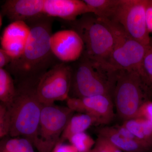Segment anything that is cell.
<instances>
[{
	"label": "cell",
	"instance_id": "1",
	"mask_svg": "<svg viewBox=\"0 0 152 152\" xmlns=\"http://www.w3.org/2000/svg\"><path fill=\"white\" fill-rule=\"evenodd\" d=\"M53 20V18L42 15L26 22L30 31L23 52L5 67L16 86H37L44 75L61 62L53 54L50 45Z\"/></svg>",
	"mask_w": 152,
	"mask_h": 152
},
{
	"label": "cell",
	"instance_id": "2",
	"mask_svg": "<svg viewBox=\"0 0 152 152\" xmlns=\"http://www.w3.org/2000/svg\"><path fill=\"white\" fill-rule=\"evenodd\" d=\"M73 63L71 65L72 80L69 97L81 99L105 95L112 98L118 72L83 54Z\"/></svg>",
	"mask_w": 152,
	"mask_h": 152
},
{
	"label": "cell",
	"instance_id": "3",
	"mask_svg": "<svg viewBox=\"0 0 152 152\" xmlns=\"http://www.w3.org/2000/svg\"><path fill=\"white\" fill-rule=\"evenodd\" d=\"M16 94L8 108V136L23 137L34 146L39 123L42 104L36 93L37 87L27 85L16 86Z\"/></svg>",
	"mask_w": 152,
	"mask_h": 152
},
{
	"label": "cell",
	"instance_id": "4",
	"mask_svg": "<svg viewBox=\"0 0 152 152\" xmlns=\"http://www.w3.org/2000/svg\"><path fill=\"white\" fill-rule=\"evenodd\" d=\"M69 23L72 29L79 34L84 45L83 54L91 59L104 63L111 51L113 34L105 20L91 13L83 15Z\"/></svg>",
	"mask_w": 152,
	"mask_h": 152
},
{
	"label": "cell",
	"instance_id": "5",
	"mask_svg": "<svg viewBox=\"0 0 152 152\" xmlns=\"http://www.w3.org/2000/svg\"><path fill=\"white\" fill-rule=\"evenodd\" d=\"M112 98L117 114L124 121L136 118L142 104L149 100L139 72L134 70L118 71Z\"/></svg>",
	"mask_w": 152,
	"mask_h": 152
},
{
	"label": "cell",
	"instance_id": "6",
	"mask_svg": "<svg viewBox=\"0 0 152 152\" xmlns=\"http://www.w3.org/2000/svg\"><path fill=\"white\" fill-rule=\"evenodd\" d=\"M105 20L113 34L114 43L111 51L104 64L117 72H139L149 46L144 45L133 39L118 24Z\"/></svg>",
	"mask_w": 152,
	"mask_h": 152
},
{
	"label": "cell",
	"instance_id": "7",
	"mask_svg": "<svg viewBox=\"0 0 152 152\" xmlns=\"http://www.w3.org/2000/svg\"><path fill=\"white\" fill-rule=\"evenodd\" d=\"M74 112L67 107L42 104L34 146L38 152H52Z\"/></svg>",
	"mask_w": 152,
	"mask_h": 152
},
{
	"label": "cell",
	"instance_id": "8",
	"mask_svg": "<svg viewBox=\"0 0 152 152\" xmlns=\"http://www.w3.org/2000/svg\"><path fill=\"white\" fill-rule=\"evenodd\" d=\"M147 0H118L110 21L121 26L136 41L148 46L150 34L146 23Z\"/></svg>",
	"mask_w": 152,
	"mask_h": 152
},
{
	"label": "cell",
	"instance_id": "9",
	"mask_svg": "<svg viewBox=\"0 0 152 152\" xmlns=\"http://www.w3.org/2000/svg\"><path fill=\"white\" fill-rule=\"evenodd\" d=\"M72 67L68 63L60 62L41 78L36 88L38 99L42 104L66 100L69 97Z\"/></svg>",
	"mask_w": 152,
	"mask_h": 152
},
{
	"label": "cell",
	"instance_id": "10",
	"mask_svg": "<svg viewBox=\"0 0 152 152\" xmlns=\"http://www.w3.org/2000/svg\"><path fill=\"white\" fill-rule=\"evenodd\" d=\"M67 107L74 112L88 114L94 118L98 124H107L115 116L114 105L111 96L97 95L83 98L69 97Z\"/></svg>",
	"mask_w": 152,
	"mask_h": 152
},
{
	"label": "cell",
	"instance_id": "11",
	"mask_svg": "<svg viewBox=\"0 0 152 152\" xmlns=\"http://www.w3.org/2000/svg\"><path fill=\"white\" fill-rule=\"evenodd\" d=\"M50 45L53 54L63 63L75 62L82 56L84 51L81 38L72 29L52 34Z\"/></svg>",
	"mask_w": 152,
	"mask_h": 152
},
{
	"label": "cell",
	"instance_id": "12",
	"mask_svg": "<svg viewBox=\"0 0 152 152\" xmlns=\"http://www.w3.org/2000/svg\"><path fill=\"white\" fill-rule=\"evenodd\" d=\"M30 31L28 25L23 21L12 22L3 31L0 39L1 49L12 60L21 56Z\"/></svg>",
	"mask_w": 152,
	"mask_h": 152
},
{
	"label": "cell",
	"instance_id": "13",
	"mask_svg": "<svg viewBox=\"0 0 152 152\" xmlns=\"http://www.w3.org/2000/svg\"><path fill=\"white\" fill-rule=\"evenodd\" d=\"M45 0H7L1 7V13L11 23L27 22L43 14Z\"/></svg>",
	"mask_w": 152,
	"mask_h": 152
},
{
	"label": "cell",
	"instance_id": "14",
	"mask_svg": "<svg viewBox=\"0 0 152 152\" xmlns=\"http://www.w3.org/2000/svg\"><path fill=\"white\" fill-rule=\"evenodd\" d=\"M88 13L89 10L84 0H45L43 14L50 18L72 22L79 16Z\"/></svg>",
	"mask_w": 152,
	"mask_h": 152
},
{
	"label": "cell",
	"instance_id": "15",
	"mask_svg": "<svg viewBox=\"0 0 152 152\" xmlns=\"http://www.w3.org/2000/svg\"><path fill=\"white\" fill-rule=\"evenodd\" d=\"M98 132L99 136L107 139L122 151L145 152L152 149V142L126 137L113 127H104Z\"/></svg>",
	"mask_w": 152,
	"mask_h": 152
},
{
	"label": "cell",
	"instance_id": "16",
	"mask_svg": "<svg viewBox=\"0 0 152 152\" xmlns=\"http://www.w3.org/2000/svg\"><path fill=\"white\" fill-rule=\"evenodd\" d=\"M94 124H98L96 120L88 114L73 115L64 130L59 142H64L74 135L85 132L87 129Z\"/></svg>",
	"mask_w": 152,
	"mask_h": 152
},
{
	"label": "cell",
	"instance_id": "17",
	"mask_svg": "<svg viewBox=\"0 0 152 152\" xmlns=\"http://www.w3.org/2000/svg\"><path fill=\"white\" fill-rule=\"evenodd\" d=\"M16 94L13 77L5 68H0V103L9 107Z\"/></svg>",
	"mask_w": 152,
	"mask_h": 152
},
{
	"label": "cell",
	"instance_id": "18",
	"mask_svg": "<svg viewBox=\"0 0 152 152\" xmlns=\"http://www.w3.org/2000/svg\"><path fill=\"white\" fill-rule=\"evenodd\" d=\"M139 140L152 142V123L136 118L125 121L122 125Z\"/></svg>",
	"mask_w": 152,
	"mask_h": 152
},
{
	"label": "cell",
	"instance_id": "19",
	"mask_svg": "<svg viewBox=\"0 0 152 152\" xmlns=\"http://www.w3.org/2000/svg\"><path fill=\"white\" fill-rule=\"evenodd\" d=\"M90 13L102 20H110L118 0H84Z\"/></svg>",
	"mask_w": 152,
	"mask_h": 152
},
{
	"label": "cell",
	"instance_id": "20",
	"mask_svg": "<svg viewBox=\"0 0 152 152\" xmlns=\"http://www.w3.org/2000/svg\"><path fill=\"white\" fill-rule=\"evenodd\" d=\"M138 72L144 91L149 100L152 98V48L149 46Z\"/></svg>",
	"mask_w": 152,
	"mask_h": 152
},
{
	"label": "cell",
	"instance_id": "21",
	"mask_svg": "<svg viewBox=\"0 0 152 152\" xmlns=\"http://www.w3.org/2000/svg\"><path fill=\"white\" fill-rule=\"evenodd\" d=\"M32 144L26 139L7 136L0 140V152H34Z\"/></svg>",
	"mask_w": 152,
	"mask_h": 152
},
{
	"label": "cell",
	"instance_id": "22",
	"mask_svg": "<svg viewBox=\"0 0 152 152\" xmlns=\"http://www.w3.org/2000/svg\"><path fill=\"white\" fill-rule=\"evenodd\" d=\"M68 140L78 152H89L96 142L85 132L74 135Z\"/></svg>",
	"mask_w": 152,
	"mask_h": 152
},
{
	"label": "cell",
	"instance_id": "23",
	"mask_svg": "<svg viewBox=\"0 0 152 152\" xmlns=\"http://www.w3.org/2000/svg\"><path fill=\"white\" fill-rule=\"evenodd\" d=\"M8 110L6 106L0 103V140L8 136Z\"/></svg>",
	"mask_w": 152,
	"mask_h": 152
},
{
	"label": "cell",
	"instance_id": "24",
	"mask_svg": "<svg viewBox=\"0 0 152 152\" xmlns=\"http://www.w3.org/2000/svg\"><path fill=\"white\" fill-rule=\"evenodd\" d=\"M94 148L98 152H122L107 139L99 136L95 142Z\"/></svg>",
	"mask_w": 152,
	"mask_h": 152
},
{
	"label": "cell",
	"instance_id": "25",
	"mask_svg": "<svg viewBox=\"0 0 152 152\" xmlns=\"http://www.w3.org/2000/svg\"><path fill=\"white\" fill-rule=\"evenodd\" d=\"M136 118H140L149 121L152 123V102L146 101L140 108Z\"/></svg>",
	"mask_w": 152,
	"mask_h": 152
},
{
	"label": "cell",
	"instance_id": "26",
	"mask_svg": "<svg viewBox=\"0 0 152 152\" xmlns=\"http://www.w3.org/2000/svg\"><path fill=\"white\" fill-rule=\"evenodd\" d=\"M145 18L147 29L150 34L152 33V0H147Z\"/></svg>",
	"mask_w": 152,
	"mask_h": 152
},
{
	"label": "cell",
	"instance_id": "27",
	"mask_svg": "<svg viewBox=\"0 0 152 152\" xmlns=\"http://www.w3.org/2000/svg\"><path fill=\"white\" fill-rule=\"evenodd\" d=\"M52 152H78L75 148L71 145H67L64 142H58L54 148Z\"/></svg>",
	"mask_w": 152,
	"mask_h": 152
},
{
	"label": "cell",
	"instance_id": "28",
	"mask_svg": "<svg viewBox=\"0 0 152 152\" xmlns=\"http://www.w3.org/2000/svg\"><path fill=\"white\" fill-rule=\"evenodd\" d=\"M12 61L11 58L2 49H0V68L6 67Z\"/></svg>",
	"mask_w": 152,
	"mask_h": 152
},
{
	"label": "cell",
	"instance_id": "29",
	"mask_svg": "<svg viewBox=\"0 0 152 152\" xmlns=\"http://www.w3.org/2000/svg\"><path fill=\"white\" fill-rule=\"evenodd\" d=\"M149 46L152 48V37H151V39H150V44L149 45Z\"/></svg>",
	"mask_w": 152,
	"mask_h": 152
},
{
	"label": "cell",
	"instance_id": "30",
	"mask_svg": "<svg viewBox=\"0 0 152 152\" xmlns=\"http://www.w3.org/2000/svg\"><path fill=\"white\" fill-rule=\"evenodd\" d=\"M89 152H98L94 148V149H92L91 150V151H90Z\"/></svg>",
	"mask_w": 152,
	"mask_h": 152
},
{
	"label": "cell",
	"instance_id": "31",
	"mask_svg": "<svg viewBox=\"0 0 152 152\" xmlns=\"http://www.w3.org/2000/svg\"><path fill=\"white\" fill-rule=\"evenodd\" d=\"M2 25V19L1 17V15H0V27H1V26Z\"/></svg>",
	"mask_w": 152,
	"mask_h": 152
},
{
	"label": "cell",
	"instance_id": "32",
	"mask_svg": "<svg viewBox=\"0 0 152 152\" xmlns=\"http://www.w3.org/2000/svg\"><path fill=\"white\" fill-rule=\"evenodd\" d=\"M151 152H152V149L151 151Z\"/></svg>",
	"mask_w": 152,
	"mask_h": 152
}]
</instances>
